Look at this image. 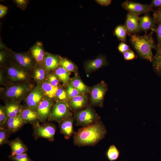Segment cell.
I'll list each match as a JSON object with an SVG mask.
<instances>
[{"mask_svg": "<svg viewBox=\"0 0 161 161\" xmlns=\"http://www.w3.org/2000/svg\"><path fill=\"white\" fill-rule=\"evenodd\" d=\"M106 133L105 126L99 120L75 132L73 136L74 143L79 146L94 145L104 138Z\"/></svg>", "mask_w": 161, "mask_h": 161, "instance_id": "cell-1", "label": "cell"}, {"mask_svg": "<svg viewBox=\"0 0 161 161\" xmlns=\"http://www.w3.org/2000/svg\"><path fill=\"white\" fill-rule=\"evenodd\" d=\"M154 31L143 36L133 34L130 35V42L139 55L143 59L152 62L154 56L152 50L156 46L153 37Z\"/></svg>", "mask_w": 161, "mask_h": 161, "instance_id": "cell-2", "label": "cell"}, {"mask_svg": "<svg viewBox=\"0 0 161 161\" xmlns=\"http://www.w3.org/2000/svg\"><path fill=\"white\" fill-rule=\"evenodd\" d=\"M10 56L16 64L25 70L34 69L37 64L31 55L30 51L17 53L9 49Z\"/></svg>", "mask_w": 161, "mask_h": 161, "instance_id": "cell-3", "label": "cell"}, {"mask_svg": "<svg viewBox=\"0 0 161 161\" xmlns=\"http://www.w3.org/2000/svg\"><path fill=\"white\" fill-rule=\"evenodd\" d=\"M32 88L31 85L27 83L18 84L8 88L4 93L5 96L12 101L18 102L23 99Z\"/></svg>", "mask_w": 161, "mask_h": 161, "instance_id": "cell-4", "label": "cell"}, {"mask_svg": "<svg viewBox=\"0 0 161 161\" xmlns=\"http://www.w3.org/2000/svg\"><path fill=\"white\" fill-rule=\"evenodd\" d=\"M69 106L64 101L57 102L52 108L49 119L58 123L69 117Z\"/></svg>", "mask_w": 161, "mask_h": 161, "instance_id": "cell-5", "label": "cell"}, {"mask_svg": "<svg viewBox=\"0 0 161 161\" xmlns=\"http://www.w3.org/2000/svg\"><path fill=\"white\" fill-rule=\"evenodd\" d=\"M76 124L85 126L99 121L100 117L92 108H88L77 112L75 115Z\"/></svg>", "mask_w": 161, "mask_h": 161, "instance_id": "cell-6", "label": "cell"}, {"mask_svg": "<svg viewBox=\"0 0 161 161\" xmlns=\"http://www.w3.org/2000/svg\"><path fill=\"white\" fill-rule=\"evenodd\" d=\"M33 126V135L35 138H46L50 141L54 140L56 128L53 125L49 124L40 125L38 122Z\"/></svg>", "mask_w": 161, "mask_h": 161, "instance_id": "cell-7", "label": "cell"}, {"mask_svg": "<svg viewBox=\"0 0 161 161\" xmlns=\"http://www.w3.org/2000/svg\"><path fill=\"white\" fill-rule=\"evenodd\" d=\"M121 5L129 13L137 16L143 13H148L154 10L153 8L150 4H144L129 0L124 1Z\"/></svg>", "mask_w": 161, "mask_h": 161, "instance_id": "cell-8", "label": "cell"}, {"mask_svg": "<svg viewBox=\"0 0 161 161\" xmlns=\"http://www.w3.org/2000/svg\"><path fill=\"white\" fill-rule=\"evenodd\" d=\"M107 90V85L103 81L92 87L91 91V98L92 103L94 105L102 106L104 97Z\"/></svg>", "mask_w": 161, "mask_h": 161, "instance_id": "cell-9", "label": "cell"}, {"mask_svg": "<svg viewBox=\"0 0 161 161\" xmlns=\"http://www.w3.org/2000/svg\"><path fill=\"white\" fill-rule=\"evenodd\" d=\"M7 71L9 78L13 81H21L27 78L25 70L14 62L10 63L7 68Z\"/></svg>", "mask_w": 161, "mask_h": 161, "instance_id": "cell-10", "label": "cell"}, {"mask_svg": "<svg viewBox=\"0 0 161 161\" xmlns=\"http://www.w3.org/2000/svg\"><path fill=\"white\" fill-rule=\"evenodd\" d=\"M53 104L52 101L48 98L43 99L40 102L35 111L40 121L44 122L49 118Z\"/></svg>", "mask_w": 161, "mask_h": 161, "instance_id": "cell-11", "label": "cell"}, {"mask_svg": "<svg viewBox=\"0 0 161 161\" xmlns=\"http://www.w3.org/2000/svg\"><path fill=\"white\" fill-rule=\"evenodd\" d=\"M44 95L41 86H37L30 92L26 98V102L27 106L35 111L39 103L43 99Z\"/></svg>", "mask_w": 161, "mask_h": 161, "instance_id": "cell-12", "label": "cell"}, {"mask_svg": "<svg viewBox=\"0 0 161 161\" xmlns=\"http://www.w3.org/2000/svg\"><path fill=\"white\" fill-rule=\"evenodd\" d=\"M138 17V16L129 13L127 14L124 25L128 35L136 34L141 32Z\"/></svg>", "mask_w": 161, "mask_h": 161, "instance_id": "cell-13", "label": "cell"}, {"mask_svg": "<svg viewBox=\"0 0 161 161\" xmlns=\"http://www.w3.org/2000/svg\"><path fill=\"white\" fill-rule=\"evenodd\" d=\"M61 58L59 55L46 52L42 65L47 71L55 69L59 66Z\"/></svg>", "mask_w": 161, "mask_h": 161, "instance_id": "cell-14", "label": "cell"}, {"mask_svg": "<svg viewBox=\"0 0 161 161\" xmlns=\"http://www.w3.org/2000/svg\"><path fill=\"white\" fill-rule=\"evenodd\" d=\"M25 124L26 122L20 115L8 118L4 127L10 133H13L19 130Z\"/></svg>", "mask_w": 161, "mask_h": 161, "instance_id": "cell-15", "label": "cell"}, {"mask_svg": "<svg viewBox=\"0 0 161 161\" xmlns=\"http://www.w3.org/2000/svg\"><path fill=\"white\" fill-rule=\"evenodd\" d=\"M30 52L37 64L42 65L46 53L42 42L37 41L30 47Z\"/></svg>", "mask_w": 161, "mask_h": 161, "instance_id": "cell-16", "label": "cell"}, {"mask_svg": "<svg viewBox=\"0 0 161 161\" xmlns=\"http://www.w3.org/2000/svg\"><path fill=\"white\" fill-rule=\"evenodd\" d=\"M74 120L69 117L59 122L60 131L66 139H68L74 133L73 128Z\"/></svg>", "mask_w": 161, "mask_h": 161, "instance_id": "cell-17", "label": "cell"}, {"mask_svg": "<svg viewBox=\"0 0 161 161\" xmlns=\"http://www.w3.org/2000/svg\"><path fill=\"white\" fill-rule=\"evenodd\" d=\"M140 29L141 31L145 33L149 30L155 32L156 23L153 19L148 13L145 14L143 16L139 17Z\"/></svg>", "mask_w": 161, "mask_h": 161, "instance_id": "cell-18", "label": "cell"}, {"mask_svg": "<svg viewBox=\"0 0 161 161\" xmlns=\"http://www.w3.org/2000/svg\"><path fill=\"white\" fill-rule=\"evenodd\" d=\"M107 64V62L105 57L100 55L94 60L87 61L85 64V66L87 72H90L99 69Z\"/></svg>", "mask_w": 161, "mask_h": 161, "instance_id": "cell-19", "label": "cell"}, {"mask_svg": "<svg viewBox=\"0 0 161 161\" xmlns=\"http://www.w3.org/2000/svg\"><path fill=\"white\" fill-rule=\"evenodd\" d=\"M11 150V155L13 156L16 155L27 153L28 150L26 146L18 137L13 140L8 142Z\"/></svg>", "mask_w": 161, "mask_h": 161, "instance_id": "cell-20", "label": "cell"}, {"mask_svg": "<svg viewBox=\"0 0 161 161\" xmlns=\"http://www.w3.org/2000/svg\"><path fill=\"white\" fill-rule=\"evenodd\" d=\"M20 115L26 123H30L33 125L38 122L39 120L35 111L27 106L24 108H22Z\"/></svg>", "mask_w": 161, "mask_h": 161, "instance_id": "cell-21", "label": "cell"}, {"mask_svg": "<svg viewBox=\"0 0 161 161\" xmlns=\"http://www.w3.org/2000/svg\"><path fill=\"white\" fill-rule=\"evenodd\" d=\"M4 108L9 118L20 115L23 107L18 102L11 101L7 103Z\"/></svg>", "mask_w": 161, "mask_h": 161, "instance_id": "cell-22", "label": "cell"}, {"mask_svg": "<svg viewBox=\"0 0 161 161\" xmlns=\"http://www.w3.org/2000/svg\"><path fill=\"white\" fill-rule=\"evenodd\" d=\"M87 98L84 95H80L71 98L69 106L72 109L77 110L84 107L86 104Z\"/></svg>", "mask_w": 161, "mask_h": 161, "instance_id": "cell-23", "label": "cell"}, {"mask_svg": "<svg viewBox=\"0 0 161 161\" xmlns=\"http://www.w3.org/2000/svg\"><path fill=\"white\" fill-rule=\"evenodd\" d=\"M41 86L44 95H45L47 98L51 99L56 97V92L58 87L52 86L49 82H44Z\"/></svg>", "mask_w": 161, "mask_h": 161, "instance_id": "cell-24", "label": "cell"}, {"mask_svg": "<svg viewBox=\"0 0 161 161\" xmlns=\"http://www.w3.org/2000/svg\"><path fill=\"white\" fill-rule=\"evenodd\" d=\"M156 52L152 61L153 67L157 73H161V44L156 46Z\"/></svg>", "mask_w": 161, "mask_h": 161, "instance_id": "cell-25", "label": "cell"}, {"mask_svg": "<svg viewBox=\"0 0 161 161\" xmlns=\"http://www.w3.org/2000/svg\"><path fill=\"white\" fill-rule=\"evenodd\" d=\"M72 85L81 94L87 93L89 92V88L78 76H75L71 80Z\"/></svg>", "mask_w": 161, "mask_h": 161, "instance_id": "cell-26", "label": "cell"}, {"mask_svg": "<svg viewBox=\"0 0 161 161\" xmlns=\"http://www.w3.org/2000/svg\"><path fill=\"white\" fill-rule=\"evenodd\" d=\"M55 74L58 79L64 83H66L69 80L70 72L62 66H59L55 69Z\"/></svg>", "mask_w": 161, "mask_h": 161, "instance_id": "cell-27", "label": "cell"}, {"mask_svg": "<svg viewBox=\"0 0 161 161\" xmlns=\"http://www.w3.org/2000/svg\"><path fill=\"white\" fill-rule=\"evenodd\" d=\"M114 33L121 42L125 43L126 42L127 33V30L124 25L121 24L117 26L114 29Z\"/></svg>", "mask_w": 161, "mask_h": 161, "instance_id": "cell-28", "label": "cell"}, {"mask_svg": "<svg viewBox=\"0 0 161 161\" xmlns=\"http://www.w3.org/2000/svg\"><path fill=\"white\" fill-rule=\"evenodd\" d=\"M59 65L69 72H76L77 70L75 65L71 61L66 58H61Z\"/></svg>", "mask_w": 161, "mask_h": 161, "instance_id": "cell-29", "label": "cell"}, {"mask_svg": "<svg viewBox=\"0 0 161 161\" xmlns=\"http://www.w3.org/2000/svg\"><path fill=\"white\" fill-rule=\"evenodd\" d=\"M106 154L108 159L111 161H113L117 159L119 156L120 152L114 145H112L107 150Z\"/></svg>", "mask_w": 161, "mask_h": 161, "instance_id": "cell-30", "label": "cell"}, {"mask_svg": "<svg viewBox=\"0 0 161 161\" xmlns=\"http://www.w3.org/2000/svg\"><path fill=\"white\" fill-rule=\"evenodd\" d=\"M38 64V66L37 67V65L34 72V78L38 80L41 81L44 78L45 69L42 65Z\"/></svg>", "mask_w": 161, "mask_h": 161, "instance_id": "cell-31", "label": "cell"}, {"mask_svg": "<svg viewBox=\"0 0 161 161\" xmlns=\"http://www.w3.org/2000/svg\"><path fill=\"white\" fill-rule=\"evenodd\" d=\"M68 83L67 86L66 92L69 97L71 98L81 94L72 85L71 80H70Z\"/></svg>", "mask_w": 161, "mask_h": 161, "instance_id": "cell-32", "label": "cell"}, {"mask_svg": "<svg viewBox=\"0 0 161 161\" xmlns=\"http://www.w3.org/2000/svg\"><path fill=\"white\" fill-rule=\"evenodd\" d=\"M10 134L4 127H0V145L8 143L9 134Z\"/></svg>", "mask_w": 161, "mask_h": 161, "instance_id": "cell-33", "label": "cell"}, {"mask_svg": "<svg viewBox=\"0 0 161 161\" xmlns=\"http://www.w3.org/2000/svg\"><path fill=\"white\" fill-rule=\"evenodd\" d=\"M9 158L13 161H33L31 159L27 153L16 155L13 156H9Z\"/></svg>", "mask_w": 161, "mask_h": 161, "instance_id": "cell-34", "label": "cell"}, {"mask_svg": "<svg viewBox=\"0 0 161 161\" xmlns=\"http://www.w3.org/2000/svg\"><path fill=\"white\" fill-rule=\"evenodd\" d=\"M8 117L4 107L0 106V127H3L7 121Z\"/></svg>", "mask_w": 161, "mask_h": 161, "instance_id": "cell-35", "label": "cell"}, {"mask_svg": "<svg viewBox=\"0 0 161 161\" xmlns=\"http://www.w3.org/2000/svg\"><path fill=\"white\" fill-rule=\"evenodd\" d=\"M56 96V97L61 101H66L69 98L66 91L61 88H58Z\"/></svg>", "mask_w": 161, "mask_h": 161, "instance_id": "cell-36", "label": "cell"}, {"mask_svg": "<svg viewBox=\"0 0 161 161\" xmlns=\"http://www.w3.org/2000/svg\"><path fill=\"white\" fill-rule=\"evenodd\" d=\"M124 59L127 61L132 60L137 58V56L133 51L130 49L123 54Z\"/></svg>", "mask_w": 161, "mask_h": 161, "instance_id": "cell-37", "label": "cell"}, {"mask_svg": "<svg viewBox=\"0 0 161 161\" xmlns=\"http://www.w3.org/2000/svg\"><path fill=\"white\" fill-rule=\"evenodd\" d=\"M17 7L22 10H24L27 7L29 1L27 0H15L13 1Z\"/></svg>", "mask_w": 161, "mask_h": 161, "instance_id": "cell-38", "label": "cell"}, {"mask_svg": "<svg viewBox=\"0 0 161 161\" xmlns=\"http://www.w3.org/2000/svg\"><path fill=\"white\" fill-rule=\"evenodd\" d=\"M153 18L156 24L161 21V7L153 11Z\"/></svg>", "mask_w": 161, "mask_h": 161, "instance_id": "cell-39", "label": "cell"}, {"mask_svg": "<svg viewBox=\"0 0 161 161\" xmlns=\"http://www.w3.org/2000/svg\"><path fill=\"white\" fill-rule=\"evenodd\" d=\"M58 79L55 75L50 74L49 75L48 77V82L52 86L58 87Z\"/></svg>", "mask_w": 161, "mask_h": 161, "instance_id": "cell-40", "label": "cell"}, {"mask_svg": "<svg viewBox=\"0 0 161 161\" xmlns=\"http://www.w3.org/2000/svg\"><path fill=\"white\" fill-rule=\"evenodd\" d=\"M117 49L120 53L123 54L129 50L130 48L129 46L126 43L121 42L119 44Z\"/></svg>", "mask_w": 161, "mask_h": 161, "instance_id": "cell-41", "label": "cell"}, {"mask_svg": "<svg viewBox=\"0 0 161 161\" xmlns=\"http://www.w3.org/2000/svg\"><path fill=\"white\" fill-rule=\"evenodd\" d=\"M157 24V26L155 32L156 34L157 41V45H160L161 44V21L158 22Z\"/></svg>", "mask_w": 161, "mask_h": 161, "instance_id": "cell-42", "label": "cell"}, {"mask_svg": "<svg viewBox=\"0 0 161 161\" xmlns=\"http://www.w3.org/2000/svg\"><path fill=\"white\" fill-rule=\"evenodd\" d=\"M8 51V49H6V50H1V51H0V62L1 64H2L5 61Z\"/></svg>", "mask_w": 161, "mask_h": 161, "instance_id": "cell-43", "label": "cell"}, {"mask_svg": "<svg viewBox=\"0 0 161 161\" xmlns=\"http://www.w3.org/2000/svg\"><path fill=\"white\" fill-rule=\"evenodd\" d=\"M8 8L7 7L2 4H0V18L4 17L8 11Z\"/></svg>", "mask_w": 161, "mask_h": 161, "instance_id": "cell-44", "label": "cell"}, {"mask_svg": "<svg viewBox=\"0 0 161 161\" xmlns=\"http://www.w3.org/2000/svg\"><path fill=\"white\" fill-rule=\"evenodd\" d=\"M95 1L100 5L106 6L110 4L112 1L111 0H95Z\"/></svg>", "mask_w": 161, "mask_h": 161, "instance_id": "cell-45", "label": "cell"}, {"mask_svg": "<svg viewBox=\"0 0 161 161\" xmlns=\"http://www.w3.org/2000/svg\"><path fill=\"white\" fill-rule=\"evenodd\" d=\"M150 5L153 8H159L161 7V0H152Z\"/></svg>", "mask_w": 161, "mask_h": 161, "instance_id": "cell-46", "label": "cell"}]
</instances>
